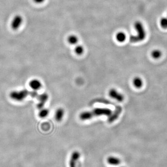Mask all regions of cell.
Returning a JSON list of instances; mask_svg holds the SVG:
<instances>
[{"instance_id": "obj_1", "label": "cell", "mask_w": 167, "mask_h": 167, "mask_svg": "<svg viewBox=\"0 0 167 167\" xmlns=\"http://www.w3.org/2000/svg\"><path fill=\"white\" fill-rule=\"evenodd\" d=\"M112 113V110L107 108H96L91 111L82 112L79 114V118L82 121H86L95 117L110 116Z\"/></svg>"}, {"instance_id": "obj_2", "label": "cell", "mask_w": 167, "mask_h": 167, "mask_svg": "<svg viewBox=\"0 0 167 167\" xmlns=\"http://www.w3.org/2000/svg\"><path fill=\"white\" fill-rule=\"evenodd\" d=\"M134 27L137 31V35L130 37V41L132 43H137L143 41L146 38V32L143 23L140 21H137L134 23Z\"/></svg>"}, {"instance_id": "obj_3", "label": "cell", "mask_w": 167, "mask_h": 167, "mask_svg": "<svg viewBox=\"0 0 167 167\" xmlns=\"http://www.w3.org/2000/svg\"><path fill=\"white\" fill-rule=\"evenodd\" d=\"M29 94V92L27 90L20 91H13L10 93V97L16 101H23Z\"/></svg>"}, {"instance_id": "obj_4", "label": "cell", "mask_w": 167, "mask_h": 167, "mask_svg": "<svg viewBox=\"0 0 167 167\" xmlns=\"http://www.w3.org/2000/svg\"><path fill=\"white\" fill-rule=\"evenodd\" d=\"M108 94L110 98L116 100L117 101L122 102L124 100V95L114 88H111L109 90Z\"/></svg>"}, {"instance_id": "obj_5", "label": "cell", "mask_w": 167, "mask_h": 167, "mask_svg": "<svg viewBox=\"0 0 167 167\" xmlns=\"http://www.w3.org/2000/svg\"><path fill=\"white\" fill-rule=\"evenodd\" d=\"M23 22V18L20 15H17L14 17L12 20L11 27L13 30H17L22 25Z\"/></svg>"}, {"instance_id": "obj_6", "label": "cell", "mask_w": 167, "mask_h": 167, "mask_svg": "<svg viewBox=\"0 0 167 167\" xmlns=\"http://www.w3.org/2000/svg\"><path fill=\"white\" fill-rule=\"evenodd\" d=\"M81 157V154L78 151H74L71 154L69 161V167H77V162Z\"/></svg>"}, {"instance_id": "obj_7", "label": "cell", "mask_w": 167, "mask_h": 167, "mask_svg": "<svg viewBox=\"0 0 167 167\" xmlns=\"http://www.w3.org/2000/svg\"><path fill=\"white\" fill-rule=\"evenodd\" d=\"M37 98L39 102L37 104V107L40 110L41 109L44 108L45 103L48 100L49 97L47 93H43L38 95Z\"/></svg>"}, {"instance_id": "obj_8", "label": "cell", "mask_w": 167, "mask_h": 167, "mask_svg": "<svg viewBox=\"0 0 167 167\" xmlns=\"http://www.w3.org/2000/svg\"><path fill=\"white\" fill-rule=\"evenodd\" d=\"M65 110L62 108H58L54 113V118L57 122H61L62 120L65 115Z\"/></svg>"}, {"instance_id": "obj_9", "label": "cell", "mask_w": 167, "mask_h": 167, "mask_svg": "<svg viewBox=\"0 0 167 167\" xmlns=\"http://www.w3.org/2000/svg\"><path fill=\"white\" fill-rule=\"evenodd\" d=\"M29 86L35 91L40 90L42 86L41 82L39 80L37 79H32L29 82Z\"/></svg>"}, {"instance_id": "obj_10", "label": "cell", "mask_w": 167, "mask_h": 167, "mask_svg": "<svg viewBox=\"0 0 167 167\" xmlns=\"http://www.w3.org/2000/svg\"><path fill=\"white\" fill-rule=\"evenodd\" d=\"M107 162L109 165L112 166H118L121 163V160L117 157L115 156H110L107 159Z\"/></svg>"}, {"instance_id": "obj_11", "label": "cell", "mask_w": 167, "mask_h": 167, "mask_svg": "<svg viewBox=\"0 0 167 167\" xmlns=\"http://www.w3.org/2000/svg\"><path fill=\"white\" fill-rule=\"evenodd\" d=\"M132 84L137 89H140L143 85V81L141 77L136 76L132 79Z\"/></svg>"}, {"instance_id": "obj_12", "label": "cell", "mask_w": 167, "mask_h": 167, "mask_svg": "<svg viewBox=\"0 0 167 167\" xmlns=\"http://www.w3.org/2000/svg\"><path fill=\"white\" fill-rule=\"evenodd\" d=\"M116 39L117 41L120 43H122L125 41L126 39V35L123 32H119L116 34Z\"/></svg>"}, {"instance_id": "obj_13", "label": "cell", "mask_w": 167, "mask_h": 167, "mask_svg": "<svg viewBox=\"0 0 167 167\" xmlns=\"http://www.w3.org/2000/svg\"><path fill=\"white\" fill-rule=\"evenodd\" d=\"M68 43L72 45H77L78 42V38L75 35H70L67 38Z\"/></svg>"}, {"instance_id": "obj_14", "label": "cell", "mask_w": 167, "mask_h": 167, "mask_svg": "<svg viewBox=\"0 0 167 167\" xmlns=\"http://www.w3.org/2000/svg\"><path fill=\"white\" fill-rule=\"evenodd\" d=\"M162 55V52L161 50L159 49H154L151 52V56L154 59H158L160 58Z\"/></svg>"}, {"instance_id": "obj_15", "label": "cell", "mask_w": 167, "mask_h": 167, "mask_svg": "<svg viewBox=\"0 0 167 167\" xmlns=\"http://www.w3.org/2000/svg\"><path fill=\"white\" fill-rule=\"evenodd\" d=\"M85 51L84 47L83 46L81 45H77L74 48V52L76 54H77L78 55H81L83 54Z\"/></svg>"}, {"instance_id": "obj_16", "label": "cell", "mask_w": 167, "mask_h": 167, "mask_svg": "<svg viewBox=\"0 0 167 167\" xmlns=\"http://www.w3.org/2000/svg\"><path fill=\"white\" fill-rule=\"evenodd\" d=\"M49 114V111L48 109L47 108H43L41 109L40 112H39V116L41 118H45L47 117Z\"/></svg>"}, {"instance_id": "obj_17", "label": "cell", "mask_w": 167, "mask_h": 167, "mask_svg": "<svg viewBox=\"0 0 167 167\" xmlns=\"http://www.w3.org/2000/svg\"><path fill=\"white\" fill-rule=\"evenodd\" d=\"M161 27L163 29H167V17H163L160 21Z\"/></svg>"}, {"instance_id": "obj_18", "label": "cell", "mask_w": 167, "mask_h": 167, "mask_svg": "<svg viewBox=\"0 0 167 167\" xmlns=\"http://www.w3.org/2000/svg\"><path fill=\"white\" fill-rule=\"evenodd\" d=\"M29 94L33 98H37L38 96V92H37V91H35L33 90L32 92H29Z\"/></svg>"}, {"instance_id": "obj_19", "label": "cell", "mask_w": 167, "mask_h": 167, "mask_svg": "<svg viewBox=\"0 0 167 167\" xmlns=\"http://www.w3.org/2000/svg\"><path fill=\"white\" fill-rule=\"evenodd\" d=\"M45 0H33V1L37 4H41L44 2Z\"/></svg>"}, {"instance_id": "obj_20", "label": "cell", "mask_w": 167, "mask_h": 167, "mask_svg": "<svg viewBox=\"0 0 167 167\" xmlns=\"http://www.w3.org/2000/svg\"></svg>"}, {"instance_id": "obj_21", "label": "cell", "mask_w": 167, "mask_h": 167, "mask_svg": "<svg viewBox=\"0 0 167 167\" xmlns=\"http://www.w3.org/2000/svg\"></svg>"}]
</instances>
